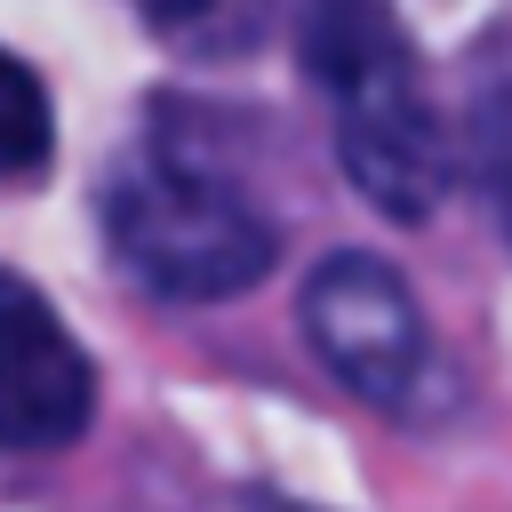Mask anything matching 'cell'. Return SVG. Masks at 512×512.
Wrapping results in <instances>:
<instances>
[{
    "label": "cell",
    "instance_id": "obj_5",
    "mask_svg": "<svg viewBox=\"0 0 512 512\" xmlns=\"http://www.w3.org/2000/svg\"><path fill=\"white\" fill-rule=\"evenodd\" d=\"M136 8L168 48H184L200 64H232L272 32V0H136Z\"/></svg>",
    "mask_w": 512,
    "mask_h": 512
},
{
    "label": "cell",
    "instance_id": "obj_1",
    "mask_svg": "<svg viewBox=\"0 0 512 512\" xmlns=\"http://www.w3.org/2000/svg\"><path fill=\"white\" fill-rule=\"evenodd\" d=\"M296 56L336 112V160H344L352 192L368 208H384L392 224H424L456 184V152H448V128L424 96V64L400 40L392 8L384 0H304Z\"/></svg>",
    "mask_w": 512,
    "mask_h": 512
},
{
    "label": "cell",
    "instance_id": "obj_4",
    "mask_svg": "<svg viewBox=\"0 0 512 512\" xmlns=\"http://www.w3.org/2000/svg\"><path fill=\"white\" fill-rule=\"evenodd\" d=\"M96 424V360L64 312L0 272V456H56Z\"/></svg>",
    "mask_w": 512,
    "mask_h": 512
},
{
    "label": "cell",
    "instance_id": "obj_7",
    "mask_svg": "<svg viewBox=\"0 0 512 512\" xmlns=\"http://www.w3.org/2000/svg\"><path fill=\"white\" fill-rule=\"evenodd\" d=\"M240 512H320V504H296V496H280V488H248Z\"/></svg>",
    "mask_w": 512,
    "mask_h": 512
},
{
    "label": "cell",
    "instance_id": "obj_3",
    "mask_svg": "<svg viewBox=\"0 0 512 512\" xmlns=\"http://www.w3.org/2000/svg\"><path fill=\"white\" fill-rule=\"evenodd\" d=\"M296 320H304V344L320 352V368H328L352 400H368L376 416L416 424V432H440V424L464 408V384H456V368L440 360L416 288H408L384 256H368V248L320 256L312 280H304Z\"/></svg>",
    "mask_w": 512,
    "mask_h": 512
},
{
    "label": "cell",
    "instance_id": "obj_2",
    "mask_svg": "<svg viewBox=\"0 0 512 512\" xmlns=\"http://www.w3.org/2000/svg\"><path fill=\"white\" fill-rule=\"evenodd\" d=\"M96 208H104V240H112L120 272H136L168 304H224V296L256 288L280 256L264 208L168 136L128 144L112 160Z\"/></svg>",
    "mask_w": 512,
    "mask_h": 512
},
{
    "label": "cell",
    "instance_id": "obj_6",
    "mask_svg": "<svg viewBox=\"0 0 512 512\" xmlns=\"http://www.w3.org/2000/svg\"><path fill=\"white\" fill-rule=\"evenodd\" d=\"M48 152H56L48 88H40V72L16 48H0V176H40Z\"/></svg>",
    "mask_w": 512,
    "mask_h": 512
}]
</instances>
